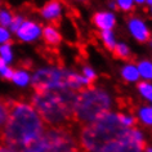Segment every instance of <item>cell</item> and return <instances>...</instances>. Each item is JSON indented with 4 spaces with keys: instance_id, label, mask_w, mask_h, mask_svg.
I'll return each mask as SVG.
<instances>
[{
    "instance_id": "6da1fadb",
    "label": "cell",
    "mask_w": 152,
    "mask_h": 152,
    "mask_svg": "<svg viewBox=\"0 0 152 152\" xmlns=\"http://www.w3.org/2000/svg\"><path fill=\"white\" fill-rule=\"evenodd\" d=\"M8 119L0 140L13 152H22L44 134V123L36 110L27 103L8 101Z\"/></svg>"
},
{
    "instance_id": "7a4b0ae2",
    "label": "cell",
    "mask_w": 152,
    "mask_h": 152,
    "mask_svg": "<svg viewBox=\"0 0 152 152\" xmlns=\"http://www.w3.org/2000/svg\"><path fill=\"white\" fill-rule=\"evenodd\" d=\"M117 113L106 112L81 130V147L88 152H119L129 135Z\"/></svg>"
},
{
    "instance_id": "3957f363",
    "label": "cell",
    "mask_w": 152,
    "mask_h": 152,
    "mask_svg": "<svg viewBox=\"0 0 152 152\" xmlns=\"http://www.w3.org/2000/svg\"><path fill=\"white\" fill-rule=\"evenodd\" d=\"M77 93L72 89L35 92L32 104L41 120L53 128H67L74 123V106Z\"/></svg>"
},
{
    "instance_id": "277c9868",
    "label": "cell",
    "mask_w": 152,
    "mask_h": 152,
    "mask_svg": "<svg viewBox=\"0 0 152 152\" xmlns=\"http://www.w3.org/2000/svg\"><path fill=\"white\" fill-rule=\"evenodd\" d=\"M111 98L104 90L96 88L83 89L76 96L74 106V119L79 123H93L98 117L108 112Z\"/></svg>"
},
{
    "instance_id": "5b68a950",
    "label": "cell",
    "mask_w": 152,
    "mask_h": 152,
    "mask_svg": "<svg viewBox=\"0 0 152 152\" xmlns=\"http://www.w3.org/2000/svg\"><path fill=\"white\" fill-rule=\"evenodd\" d=\"M90 85L84 76L61 68H43L39 70L32 77V86L35 92L56 89H81ZM83 90V89H81Z\"/></svg>"
},
{
    "instance_id": "8992f818",
    "label": "cell",
    "mask_w": 152,
    "mask_h": 152,
    "mask_svg": "<svg viewBox=\"0 0 152 152\" xmlns=\"http://www.w3.org/2000/svg\"><path fill=\"white\" fill-rule=\"evenodd\" d=\"M144 140L142 133L137 129H129V135L119 152H143Z\"/></svg>"
},
{
    "instance_id": "52a82bcc",
    "label": "cell",
    "mask_w": 152,
    "mask_h": 152,
    "mask_svg": "<svg viewBox=\"0 0 152 152\" xmlns=\"http://www.w3.org/2000/svg\"><path fill=\"white\" fill-rule=\"evenodd\" d=\"M17 35L23 41H32L40 35V26L35 22H22L21 27L17 30Z\"/></svg>"
},
{
    "instance_id": "ba28073f",
    "label": "cell",
    "mask_w": 152,
    "mask_h": 152,
    "mask_svg": "<svg viewBox=\"0 0 152 152\" xmlns=\"http://www.w3.org/2000/svg\"><path fill=\"white\" fill-rule=\"evenodd\" d=\"M129 28H130L132 35L135 37L138 41H147L150 40L151 34L148 31L147 26L143 23L140 20H137V18H132L129 21Z\"/></svg>"
},
{
    "instance_id": "9c48e42d",
    "label": "cell",
    "mask_w": 152,
    "mask_h": 152,
    "mask_svg": "<svg viewBox=\"0 0 152 152\" xmlns=\"http://www.w3.org/2000/svg\"><path fill=\"white\" fill-rule=\"evenodd\" d=\"M93 22L98 28L101 30H111L115 26V17L111 13L107 12H101V13H96L93 17Z\"/></svg>"
},
{
    "instance_id": "30bf717a",
    "label": "cell",
    "mask_w": 152,
    "mask_h": 152,
    "mask_svg": "<svg viewBox=\"0 0 152 152\" xmlns=\"http://www.w3.org/2000/svg\"><path fill=\"white\" fill-rule=\"evenodd\" d=\"M61 9H62V7H61V3L58 0H50V1H48L47 4L43 7L41 14H43V17L47 18V20L57 21L61 16Z\"/></svg>"
},
{
    "instance_id": "8fae6325",
    "label": "cell",
    "mask_w": 152,
    "mask_h": 152,
    "mask_svg": "<svg viewBox=\"0 0 152 152\" xmlns=\"http://www.w3.org/2000/svg\"><path fill=\"white\" fill-rule=\"evenodd\" d=\"M43 36H44V40L47 41V44L49 45H58L61 43V40H62L59 32L53 26H48V27L44 28Z\"/></svg>"
},
{
    "instance_id": "7c38bea8",
    "label": "cell",
    "mask_w": 152,
    "mask_h": 152,
    "mask_svg": "<svg viewBox=\"0 0 152 152\" xmlns=\"http://www.w3.org/2000/svg\"><path fill=\"white\" fill-rule=\"evenodd\" d=\"M112 53L116 58H120V59H124V61H129L132 58L130 50H129V48L125 44H116L115 48L112 49Z\"/></svg>"
},
{
    "instance_id": "4fadbf2b",
    "label": "cell",
    "mask_w": 152,
    "mask_h": 152,
    "mask_svg": "<svg viewBox=\"0 0 152 152\" xmlns=\"http://www.w3.org/2000/svg\"><path fill=\"white\" fill-rule=\"evenodd\" d=\"M121 74H123L125 80H128V81H135V80H138V77H139L138 68H137L134 64H126V66L123 68Z\"/></svg>"
},
{
    "instance_id": "5bb4252c",
    "label": "cell",
    "mask_w": 152,
    "mask_h": 152,
    "mask_svg": "<svg viewBox=\"0 0 152 152\" xmlns=\"http://www.w3.org/2000/svg\"><path fill=\"white\" fill-rule=\"evenodd\" d=\"M137 68H138L139 76H142L144 79H148V80L152 79V63L151 62H148V61H142Z\"/></svg>"
},
{
    "instance_id": "9a60e30c",
    "label": "cell",
    "mask_w": 152,
    "mask_h": 152,
    "mask_svg": "<svg viewBox=\"0 0 152 152\" xmlns=\"http://www.w3.org/2000/svg\"><path fill=\"white\" fill-rule=\"evenodd\" d=\"M102 36V40H103L104 45L107 47V49H110V50L112 52V49L115 48V39H113V34L111 30H104V31H102L101 34Z\"/></svg>"
},
{
    "instance_id": "2e32d148",
    "label": "cell",
    "mask_w": 152,
    "mask_h": 152,
    "mask_svg": "<svg viewBox=\"0 0 152 152\" xmlns=\"http://www.w3.org/2000/svg\"><path fill=\"white\" fill-rule=\"evenodd\" d=\"M12 80L18 85H26L30 81V77L25 71H14L13 76H12Z\"/></svg>"
},
{
    "instance_id": "e0dca14e",
    "label": "cell",
    "mask_w": 152,
    "mask_h": 152,
    "mask_svg": "<svg viewBox=\"0 0 152 152\" xmlns=\"http://www.w3.org/2000/svg\"><path fill=\"white\" fill-rule=\"evenodd\" d=\"M8 102H1L0 101V133H1L3 128L7 123V119H8Z\"/></svg>"
},
{
    "instance_id": "ac0fdd59",
    "label": "cell",
    "mask_w": 152,
    "mask_h": 152,
    "mask_svg": "<svg viewBox=\"0 0 152 152\" xmlns=\"http://www.w3.org/2000/svg\"><path fill=\"white\" fill-rule=\"evenodd\" d=\"M138 89L143 97H146L148 101L152 102V85L148 84L146 81H142L138 84Z\"/></svg>"
},
{
    "instance_id": "d6986e66",
    "label": "cell",
    "mask_w": 152,
    "mask_h": 152,
    "mask_svg": "<svg viewBox=\"0 0 152 152\" xmlns=\"http://www.w3.org/2000/svg\"><path fill=\"white\" fill-rule=\"evenodd\" d=\"M139 116L144 124L152 125V108L151 107H143L139 111Z\"/></svg>"
},
{
    "instance_id": "ffe728a7",
    "label": "cell",
    "mask_w": 152,
    "mask_h": 152,
    "mask_svg": "<svg viewBox=\"0 0 152 152\" xmlns=\"http://www.w3.org/2000/svg\"><path fill=\"white\" fill-rule=\"evenodd\" d=\"M0 56H1V58L5 61V62H10L12 61V49H10V45L9 44H4L0 47Z\"/></svg>"
},
{
    "instance_id": "44dd1931",
    "label": "cell",
    "mask_w": 152,
    "mask_h": 152,
    "mask_svg": "<svg viewBox=\"0 0 152 152\" xmlns=\"http://www.w3.org/2000/svg\"><path fill=\"white\" fill-rule=\"evenodd\" d=\"M10 22H12V16H10V13H8L7 10H0V25H1V27L9 26Z\"/></svg>"
},
{
    "instance_id": "7402d4cb",
    "label": "cell",
    "mask_w": 152,
    "mask_h": 152,
    "mask_svg": "<svg viewBox=\"0 0 152 152\" xmlns=\"http://www.w3.org/2000/svg\"><path fill=\"white\" fill-rule=\"evenodd\" d=\"M119 115V119L121 121V124L126 128H130L135 124V119L134 117H130V116H125V115H121V113H117Z\"/></svg>"
},
{
    "instance_id": "603a6c76",
    "label": "cell",
    "mask_w": 152,
    "mask_h": 152,
    "mask_svg": "<svg viewBox=\"0 0 152 152\" xmlns=\"http://www.w3.org/2000/svg\"><path fill=\"white\" fill-rule=\"evenodd\" d=\"M84 77L90 83V84H92V83L96 80V74H94V71L92 70V68L85 67L84 68Z\"/></svg>"
},
{
    "instance_id": "cb8c5ba5",
    "label": "cell",
    "mask_w": 152,
    "mask_h": 152,
    "mask_svg": "<svg viewBox=\"0 0 152 152\" xmlns=\"http://www.w3.org/2000/svg\"><path fill=\"white\" fill-rule=\"evenodd\" d=\"M21 25H22V17H13L12 18V22H10V28H12V31H16L17 32V30L21 27Z\"/></svg>"
},
{
    "instance_id": "d4e9b609",
    "label": "cell",
    "mask_w": 152,
    "mask_h": 152,
    "mask_svg": "<svg viewBox=\"0 0 152 152\" xmlns=\"http://www.w3.org/2000/svg\"><path fill=\"white\" fill-rule=\"evenodd\" d=\"M117 5L124 10H129L133 7V0H117Z\"/></svg>"
},
{
    "instance_id": "484cf974",
    "label": "cell",
    "mask_w": 152,
    "mask_h": 152,
    "mask_svg": "<svg viewBox=\"0 0 152 152\" xmlns=\"http://www.w3.org/2000/svg\"><path fill=\"white\" fill-rule=\"evenodd\" d=\"M0 43H9V32L0 26Z\"/></svg>"
},
{
    "instance_id": "4316f807",
    "label": "cell",
    "mask_w": 152,
    "mask_h": 152,
    "mask_svg": "<svg viewBox=\"0 0 152 152\" xmlns=\"http://www.w3.org/2000/svg\"><path fill=\"white\" fill-rule=\"evenodd\" d=\"M1 75L4 76L5 79H12V76H13V71H12V68H9V67H5L4 70L1 71Z\"/></svg>"
},
{
    "instance_id": "83f0119b",
    "label": "cell",
    "mask_w": 152,
    "mask_h": 152,
    "mask_svg": "<svg viewBox=\"0 0 152 152\" xmlns=\"http://www.w3.org/2000/svg\"><path fill=\"white\" fill-rule=\"evenodd\" d=\"M5 67H7V62H5V61L3 59V58H1V57H0V72H1L3 70H4Z\"/></svg>"
},
{
    "instance_id": "f1b7e54d",
    "label": "cell",
    "mask_w": 152,
    "mask_h": 152,
    "mask_svg": "<svg viewBox=\"0 0 152 152\" xmlns=\"http://www.w3.org/2000/svg\"><path fill=\"white\" fill-rule=\"evenodd\" d=\"M0 152H13V151H10L9 148H7L5 146H0Z\"/></svg>"
},
{
    "instance_id": "f546056e",
    "label": "cell",
    "mask_w": 152,
    "mask_h": 152,
    "mask_svg": "<svg viewBox=\"0 0 152 152\" xmlns=\"http://www.w3.org/2000/svg\"><path fill=\"white\" fill-rule=\"evenodd\" d=\"M135 1H137V3H139V4H142V3H143V1H146V0H135Z\"/></svg>"
},
{
    "instance_id": "4dcf8cb0",
    "label": "cell",
    "mask_w": 152,
    "mask_h": 152,
    "mask_svg": "<svg viewBox=\"0 0 152 152\" xmlns=\"http://www.w3.org/2000/svg\"><path fill=\"white\" fill-rule=\"evenodd\" d=\"M146 1L148 3V4H151V5H152V0H146Z\"/></svg>"
},
{
    "instance_id": "1f68e13d",
    "label": "cell",
    "mask_w": 152,
    "mask_h": 152,
    "mask_svg": "<svg viewBox=\"0 0 152 152\" xmlns=\"http://www.w3.org/2000/svg\"><path fill=\"white\" fill-rule=\"evenodd\" d=\"M147 152H152V148H150V150H147Z\"/></svg>"
}]
</instances>
